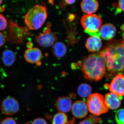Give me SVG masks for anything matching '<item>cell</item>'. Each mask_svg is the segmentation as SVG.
Segmentation results:
<instances>
[{
  "mask_svg": "<svg viewBox=\"0 0 124 124\" xmlns=\"http://www.w3.org/2000/svg\"><path fill=\"white\" fill-rule=\"evenodd\" d=\"M52 52L57 57H62L66 54L67 47L64 43L61 42H55L53 45Z\"/></svg>",
  "mask_w": 124,
  "mask_h": 124,
  "instance_id": "17",
  "label": "cell"
},
{
  "mask_svg": "<svg viewBox=\"0 0 124 124\" xmlns=\"http://www.w3.org/2000/svg\"><path fill=\"white\" fill-rule=\"evenodd\" d=\"M111 93L118 95H124V75L119 74L113 78L109 86Z\"/></svg>",
  "mask_w": 124,
  "mask_h": 124,
  "instance_id": "9",
  "label": "cell"
},
{
  "mask_svg": "<svg viewBox=\"0 0 124 124\" xmlns=\"http://www.w3.org/2000/svg\"><path fill=\"white\" fill-rule=\"evenodd\" d=\"M102 46L101 40L100 37L91 36L86 40L85 46L86 48L91 52H96L100 50Z\"/></svg>",
  "mask_w": 124,
  "mask_h": 124,
  "instance_id": "14",
  "label": "cell"
},
{
  "mask_svg": "<svg viewBox=\"0 0 124 124\" xmlns=\"http://www.w3.org/2000/svg\"><path fill=\"white\" fill-rule=\"evenodd\" d=\"M116 120L118 124H124V109H120L116 111Z\"/></svg>",
  "mask_w": 124,
  "mask_h": 124,
  "instance_id": "21",
  "label": "cell"
},
{
  "mask_svg": "<svg viewBox=\"0 0 124 124\" xmlns=\"http://www.w3.org/2000/svg\"><path fill=\"white\" fill-rule=\"evenodd\" d=\"M116 33V29L113 24L108 23L104 24L99 30L100 37L106 40H109L115 37Z\"/></svg>",
  "mask_w": 124,
  "mask_h": 124,
  "instance_id": "12",
  "label": "cell"
},
{
  "mask_svg": "<svg viewBox=\"0 0 124 124\" xmlns=\"http://www.w3.org/2000/svg\"><path fill=\"white\" fill-rule=\"evenodd\" d=\"M88 110L93 115L98 116L107 113L108 110L104 96L99 93L92 94L87 98Z\"/></svg>",
  "mask_w": 124,
  "mask_h": 124,
  "instance_id": "4",
  "label": "cell"
},
{
  "mask_svg": "<svg viewBox=\"0 0 124 124\" xmlns=\"http://www.w3.org/2000/svg\"><path fill=\"white\" fill-rule=\"evenodd\" d=\"M47 17L46 7L37 5L28 11L24 17V22L29 29L38 30L43 26Z\"/></svg>",
  "mask_w": 124,
  "mask_h": 124,
  "instance_id": "3",
  "label": "cell"
},
{
  "mask_svg": "<svg viewBox=\"0 0 124 124\" xmlns=\"http://www.w3.org/2000/svg\"><path fill=\"white\" fill-rule=\"evenodd\" d=\"M92 91V88L91 85L86 83L81 84L78 87V93L81 97H88L91 95Z\"/></svg>",
  "mask_w": 124,
  "mask_h": 124,
  "instance_id": "18",
  "label": "cell"
},
{
  "mask_svg": "<svg viewBox=\"0 0 124 124\" xmlns=\"http://www.w3.org/2000/svg\"><path fill=\"white\" fill-rule=\"evenodd\" d=\"M98 2L96 0H84L81 3V7L83 12L86 15L93 14L98 9Z\"/></svg>",
  "mask_w": 124,
  "mask_h": 124,
  "instance_id": "13",
  "label": "cell"
},
{
  "mask_svg": "<svg viewBox=\"0 0 124 124\" xmlns=\"http://www.w3.org/2000/svg\"><path fill=\"white\" fill-rule=\"evenodd\" d=\"M118 6L121 10L124 11V0H121L118 1Z\"/></svg>",
  "mask_w": 124,
  "mask_h": 124,
  "instance_id": "26",
  "label": "cell"
},
{
  "mask_svg": "<svg viewBox=\"0 0 124 124\" xmlns=\"http://www.w3.org/2000/svg\"><path fill=\"white\" fill-rule=\"evenodd\" d=\"M121 31L123 32H124V24H123L121 27Z\"/></svg>",
  "mask_w": 124,
  "mask_h": 124,
  "instance_id": "28",
  "label": "cell"
},
{
  "mask_svg": "<svg viewBox=\"0 0 124 124\" xmlns=\"http://www.w3.org/2000/svg\"><path fill=\"white\" fill-rule=\"evenodd\" d=\"M8 22L5 17L0 13V31H4L7 28Z\"/></svg>",
  "mask_w": 124,
  "mask_h": 124,
  "instance_id": "22",
  "label": "cell"
},
{
  "mask_svg": "<svg viewBox=\"0 0 124 124\" xmlns=\"http://www.w3.org/2000/svg\"><path fill=\"white\" fill-rule=\"evenodd\" d=\"M101 122L102 120L100 117L93 115H90L89 117L78 124H97Z\"/></svg>",
  "mask_w": 124,
  "mask_h": 124,
  "instance_id": "20",
  "label": "cell"
},
{
  "mask_svg": "<svg viewBox=\"0 0 124 124\" xmlns=\"http://www.w3.org/2000/svg\"><path fill=\"white\" fill-rule=\"evenodd\" d=\"M1 108L4 114L11 116L17 113L19 110V104L15 98L9 97L3 100L1 103Z\"/></svg>",
  "mask_w": 124,
  "mask_h": 124,
  "instance_id": "7",
  "label": "cell"
},
{
  "mask_svg": "<svg viewBox=\"0 0 124 124\" xmlns=\"http://www.w3.org/2000/svg\"></svg>",
  "mask_w": 124,
  "mask_h": 124,
  "instance_id": "31",
  "label": "cell"
},
{
  "mask_svg": "<svg viewBox=\"0 0 124 124\" xmlns=\"http://www.w3.org/2000/svg\"><path fill=\"white\" fill-rule=\"evenodd\" d=\"M85 78L90 81H98L106 73V62L100 53L91 54L79 63Z\"/></svg>",
  "mask_w": 124,
  "mask_h": 124,
  "instance_id": "2",
  "label": "cell"
},
{
  "mask_svg": "<svg viewBox=\"0 0 124 124\" xmlns=\"http://www.w3.org/2000/svg\"><path fill=\"white\" fill-rule=\"evenodd\" d=\"M1 124H17L14 118L11 117H7L2 121Z\"/></svg>",
  "mask_w": 124,
  "mask_h": 124,
  "instance_id": "23",
  "label": "cell"
},
{
  "mask_svg": "<svg viewBox=\"0 0 124 124\" xmlns=\"http://www.w3.org/2000/svg\"><path fill=\"white\" fill-rule=\"evenodd\" d=\"M2 62L5 66L9 67L15 62L16 56L13 51L11 50L6 49L2 53Z\"/></svg>",
  "mask_w": 124,
  "mask_h": 124,
  "instance_id": "16",
  "label": "cell"
},
{
  "mask_svg": "<svg viewBox=\"0 0 124 124\" xmlns=\"http://www.w3.org/2000/svg\"><path fill=\"white\" fill-rule=\"evenodd\" d=\"M122 37H123V38L124 39V32H123V33L122 34Z\"/></svg>",
  "mask_w": 124,
  "mask_h": 124,
  "instance_id": "30",
  "label": "cell"
},
{
  "mask_svg": "<svg viewBox=\"0 0 124 124\" xmlns=\"http://www.w3.org/2000/svg\"><path fill=\"white\" fill-rule=\"evenodd\" d=\"M104 99L106 104L108 108L116 110L119 108L121 104V101L119 96L113 93L106 94Z\"/></svg>",
  "mask_w": 124,
  "mask_h": 124,
  "instance_id": "15",
  "label": "cell"
},
{
  "mask_svg": "<svg viewBox=\"0 0 124 124\" xmlns=\"http://www.w3.org/2000/svg\"><path fill=\"white\" fill-rule=\"evenodd\" d=\"M106 62V71L112 76L124 74V40H112L100 52Z\"/></svg>",
  "mask_w": 124,
  "mask_h": 124,
  "instance_id": "1",
  "label": "cell"
},
{
  "mask_svg": "<svg viewBox=\"0 0 124 124\" xmlns=\"http://www.w3.org/2000/svg\"><path fill=\"white\" fill-rule=\"evenodd\" d=\"M6 41V38L4 35L0 32V47L4 46Z\"/></svg>",
  "mask_w": 124,
  "mask_h": 124,
  "instance_id": "25",
  "label": "cell"
},
{
  "mask_svg": "<svg viewBox=\"0 0 124 124\" xmlns=\"http://www.w3.org/2000/svg\"><path fill=\"white\" fill-rule=\"evenodd\" d=\"M2 2H3V1L2 0H0V6L2 4Z\"/></svg>",
  "mask_w": 124,
  "mask_h": 124,
  "instance_id": "29",
  "label": "cell"
},
{
  "mask_svg": "<svg viewBox=\"0 0 124 124\" xmlns=\"http://www.w3.org/2000/svg\"><path fill=\"white\" fill-rule=\"evenodd\" d=\"M31 124H47L46 121L41 118L36 119L32 121Z\"/></svg>",
  "mask_w": 124,
  "mask_h": 124,
  "instance_id": "24",
  "label": "cell"
},
{
  "mask_svg": "<svg viewBox=\"0 0 124 124\" xmlns=\"http://www.w3.org/2000/svg\"><path fill=\"white\" fill-rule=\"evenodd\" d=\"M67 120V116L65 113L59 112L54 116L52 120V124H66Z\"/></svg>",
  "mask_w": 124,
  "mask_h": 124,
  "instance_id": "19",
  "label": "cell"
},
{
  "mask_svg": "<svg viewBox=\"0 0 124 124\" xmlns=\"http://www.w3.org/2000/svg\"><path fill=\"white\" fill-rule=\"evenodd\" d=\"M36 41L40 46L48 47L53 46L57 39L55 33L51 32L50 27L47 26L42 33L36 37Z\"/></svg>",
  "mask_w": 124,
  "mask_h": 124,
  "instance_id": "6",
  "label": "cell"
},
{
  "mask_svg": "<svg viewBox=\"0 0 124 124\" xmlns=\"http://www.w3.org/2000/svg\"><path fill=\"white\" fill-rule=\"evenodd\" d=\"M42 51L38 48H30L25 51L24 57L27 62L31 64H36L39 66L42 58Z\"/></svg>",
  "mask_w": 124,
  "mask_h": 124,
  "instance_id": "8",
  "label": "cell"
},
{
  "mask_svg": "<svg viewBox=\"0 0 124 124\" xmlns=\"http://www.w3.org/2000/svg\"><path fill=\"white\" fill-rule=\"evenodd\" d=\"M72 113L78 119L84 118L88 115V109L86 103L82 100L75 102L72 106Z\"/></svg>",
  "mask_w": 124,
  "mask_h": 124,
  "instance_id": "10",
  "label": "cell"
},
{
  "mask_svg": "<svg viewBox=\"0 0 124 124\" xmlns=\"http://www.w3.org/2000/svg\"><path fill=\"white\" fill-rule=\"evenodd\" d=\"M72 106L71 100L69 97H60L55 102V106L60 112L65 113L71 110Z\"/></svg>",
  "mask_w": 124,
  "mask_h": 124,
  "instance_id": "11",
  "label": "cell"
},
{
  "mask_svg": "<svg viewBox=\"0 0 124 124\" xmlns=\"http://www.w3.org/2000/svg\"><path fill=\"white\" fill-rule=\"evenodd\" d=\"M81 23L86 33L91 36L100 37L99 30L102 26V20L97 15H85L82 16Z\"/></svg>",
  "mask_w": 124,
  "mask_h": 124,
  "instance_id": "5",
  "label": "cell"
},
{
  "mask_svg": "<svg viewBox=\"0 0 124 124\" xmlns=\"http://www.w3.org/2000/svg\"><path fill=\"white\" fill-rule=\"evenodd\" d=\"M76 0H67L64 1L65 2V3H66L68 4L71 5L74 4L76 2Z\"/></svg>",
  "mask_w": 124,
  "mask_h": 124,
  "instance_id": "27",
  "label": "cell"
}]
</instances>
